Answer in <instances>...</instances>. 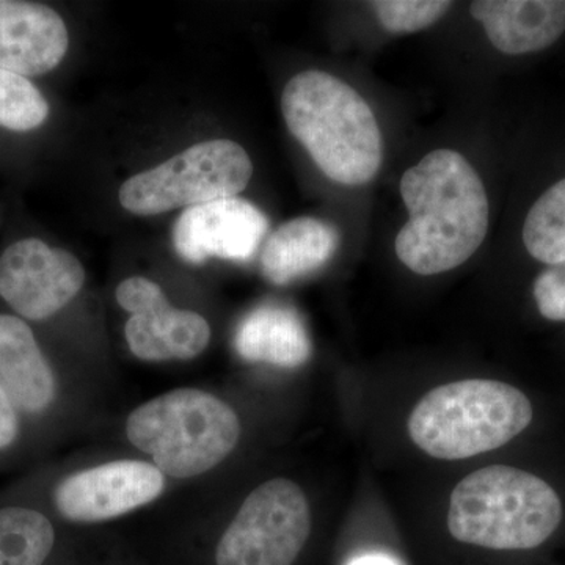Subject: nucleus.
I'll return each instance as SVG.
<instances>
[{
    "instance_id": "9b49d317",
    "label": "nucleus",
    "mask_w": 565,
    "mask_h": 565,
    "mask_svg": "<svg viewBox=\"0 0 565 565\" xmlns=\"http://www.w3.org/2000/svg\"><path fill=\"white\" fill-rule=\"evenodd\" d=\"M163 484L158 467L121 460L70 476L55 490V504L66 519L99 522L150 503Z\"/></svg>"
},
{
    "instance_id": "1a4fd4ad",
    "label": "nucleus",
    "mask_w": 565,
    "mask_h": 565,
    "mask_svg": "<svg viewBox=\"0 0 565 565\" xmlns=\"http://www.w3.org/2000/svg\"><path fill=\"white\" fill-rule=\"evenodd\" d=\"M117 302L131 313L125 334L134 355L148 362L191 360L207 348L210 323L193 311L170 307L154 281L131 277L117 288Z\"/></svg>"
},
{
    "instance_id": "6e6552de",
    "label": "nucleus",
    "mask_w": 565,
    "mask_h": 565,
    "mask_svg": "<svg viewBox=\"0 0 565 565\" xmlns=\"http://www.w3.org/2000/svg\"><path fill=\"white\" fill-rule=\"evenodd\" d=\"M85 270L76 256L40 239L14 243L0 256V296L24 318H51L81 291Z\"/></svg>"
},
{
    "instance_id": "7ed1b4c3",
    "label": "nucleus",
    "mask_w": 565,
    "mask_h": 565,
    "mask_svg": "<svg viewBox=\"0 0 565 565\" xmlns=\"http://www.w3.org/2000/svg\"><path fill=\"white\" fill-rule=\"evenodd\" d=\"M563 522V503L530 471L490 465L463 478L449 500L448 530L462 544L522 552L548 541Z\"/></svg>"
},
{
    "instance_id": "dca6fc26",
    "label": "nucleus",
    "mask_w": 565,
    "mask_h": 565,
    "mask_svg": "<svg viewBox=\"0 0 565 565\" xmlns=\"http://www.w3.org/2000/svg\"><path fill=\"white\" fill-rule=\"evenodd\" d=\"M234 348L247 362L300 366L311 356V340L299 313L282 305L267 303L243 319L234 334Z\"/></svg>"
},
{
    "instance_id": "2eb2a0df",
    "label": "nucleus",
    "mask_w": 565,
    "mask_h": 565,
    "mask_svg": "<svg viewBox=\"0 0 565 565\" xmlns=\"http://www.w3.org/2000/svg\"><path fill=\"white\" fill-rule=\"evenodd\" d=\"M340 241V232L332 223L319 218L300 217L282 223L264 244V278L274 285H289L307 277L332 259Z\"/></svg>"
},
{
    "instance_id": "6ab92c4d",
    "label": "nucleus",
    "mask_w": 565,
    "mask_h": 565,
    "mask_svg": "<svg viewBox=\"0 0 565 565\" xmlns=\"http://www.w3.org/2000/svg\"><path fill=\"white\" fill-rule=\"evenodd\" d=\"M50 115V104L28 77L0 68V126L25 132L40 128Z\"/></svg>"
},
{
    "instance_id": "39448f33",
    "label": "nucleus",
    "mask_w": 565,
    "mask_h": 565,
    "mask_svg": "<svg viewBox=\"0 0 565 565\" xmlns=\"http://www.w3.org/2000/svg\"><path fill=\"white\" fill-rule=\"evenodd\" d=\"M132 445L174 478L206 473L239 441L241 424L228 404L200 390H174L136 408L126 424Z\"/></svg>"
},
{
    "instance_id": "0eeeda50",
    "label": "nucleus",
    "mask_w": 565,
    "mask_h": 565,
    "mask_svg": "<svg viewBox=\"0 0 565 565\" xmlns=\"http://www.w3.org/2000/svg\"><path fill=\"white\" fill-rule=\"evenodd\" d=\"M311 531L303 490L273 479L248 494L218 544L217 565H292Z\"/></svg>"
},
{
    "instance_id": "f03ea898",
    "label": "nucleus",
    "mask_w": 565,
    "mask_h": 565,
    "mask_svg": "<svg viewBox=\"0 0 565 565\" xmlns=\"http://www.w3.org/2000/svg\"><path fill=\"white\" fill-rule=\"evenodd\" d=\"M281 111L330 180L363 185L377 174L384 154L377 118L344 81L318 70L296 74L282 90Z\"/></svg>"
},
{
    "instance_id": "5701e85b",
    "label": "nucleus",
    "mask_w": 565,
    "mask_h": 565,
    "mask_svg": "<svg viewBox=\"0 0 565 565\" xmlns=\"http://www.w3.org/2000/svg\"><path fill=\"white\" fill-rule=\"evenodd\" d=\"M345 565H401V563L386 553H364V555L353 557Z\"/></svg>"
},
{
    "instance_id": "f3484780",
    "label": "nucleus",
    "mask_w": 565,
    "mask_h": 565,
    "mask_svg": "<svg viewBox=\"0 0 565 565\" xmlns=\"http://www.w3.org/2000/svg\"><path fill=\"white\" fill-rule=\"evenodd\" d=\"M54 541V527L40 512L0 509V565H43Z\"/></svg>"
},
{
    "instance_id": "a211bd4d",
    "label": "nucleus",
    "mask_w": 565,
    "mask_h": 565,
    "mask_svg": "<svg viewBox=\"0 0 565 565\" xmlns=\"http://www.w3.org/2000/svg\"><path fill=\"white\" fill-rule=\"evenodd\" d=\"M523 243L537 262H565V180L556 182L527 212Z\"/></svg>"
},
{
    "instance_id": "4be33fe9",
    "label": "nucleus",
    "mask_w": 565,
    "mask_h": 565,
    "mask_svg": "<svg viewBox=\"0 0 565 565\" xmlns=\"http://www.w3.org/2000/svg\"><path fill=\"white\" fill-rule=\"evenodd\" d=\"M18 434L17 412L9 394L0 385V449L13 444Z\"/></svg>"
},
{
    "instance_id": "aec40b11",
    "label": "nucleus",
    "mask_w": 565,
    "mask_h": 565,
    "mask_svg": "<svg viewBox=\"0 0 565 565\" xmlns=\"http://www.w3.org/2000/svg\"><path fill=\"white\" fill-rule=\"evenodd\" d=\"M371 6L386 31L412 33L440 20L452 3L445 0H377Z\"/></svg>"
},
{
    "instance_id": "9d476101",
    "label": "nucleus",
    "mask_w": 565,
    "mask_h": 565,
    "mask_svg": "<svg viewBox=\"0 0 565 565\" xmlns=\"http://www.w3.org/2000/svg\"><path fill=\"white\" fill-rule=\"evenodd\" d=\"M269 230V218L258 206L239 199L188 207L173 228V245L185 263L203 264L210 258L250 262Z\"/></svg>"
},
{
    "instance_id": "423d86ee",
    "label": "nucleus",
    "mask_w": 565,
    "mask_h": 565,
    "mask_svg": "<svg viewBox=\"0 0 565 565\" xmlns=\"http://www.w3.org/2000/svg\"><path fill=\"white\" fill-rule=\"evenodd\" d=\"M250 156L232 140L193 145L169 161L129 178L120 189V203L136 215H158L232 199L252 180Z\"/></svg>"
},
{
    "instance_id": "412c9836",
    "label": "nucleus",
    "mask_w": 565,
    "mask_h": 565,
    "mask_svg": "<svg viewBox=\"0 0 565 565\" xmlns=\"http://www.w3.org/2000/svg\"><path fill=\"white\" fill-rule=\"evenodd\" d=\"M533 294L539 313L550 321H565V262L539 274Z\"/></svg>"
},
{
    "instance_id": "ddd939ff",
    "label": "nucleus",
    "mask_w": 565,
    "mask_h": 565,
    "mask_svg": "<svg viewBox=\"0 0 565 565\" xmlns=\"http://www.w3.org/2000/svg\"><path fill=\"white\" fill-rule=\"evenodd\" d=\"M470 11L509 55L545 50L565 32V0H478Z\"/></svg>"
},
{
    "instance_id": "f8f14e48",
    "label": "nucleus",
    "mask_w": 565,
    "mask_h": 565,
    "mask_svg": "<svg viewBox=\"0 0 565 565\" xmlns=\"http://www.w3.org/2000/svg\"><path fill=\"white\" fill-rule=\"evenodd\" d=\"M68 46V29L50 7L0 0V68L41 76L61 65Z\"/></svg>"
},
{
    "instance_id": "4468645a",
    "label": "nucleus",
    "mask_w": 565,
    "mask_h": 565,
    "mask_svg": "<svg viewBox=\"0 0 565 565\" xmlns=\"http://www.w3.org/2000/svg\"><path fill=\"white\" fill-rule=\"evenodd\" d=\"M0 385L22 411H44L55 396V381L31 327L0 315Z\"/></svg>"
},
{
    "instance_id": "f257e3e1",
    "label": "nucleus",
    "mask_w": 565,
    "mask_h": 565,
    "mask_svg": "<svg viewBox=\"0 0 565 565\" xmlns=\"http://www.w3.org/2000/svg\"><path fill=\"white\" fill-rule=\"evenodd\" d=\"M411 218L396 237V255L418 275L448 273L467 263L489 232V199L460 152L435 150L401 180Z\"/></svg>"
},
{
    "instance_id": "20e7f679",
    "label": "nucleus",
    "mask_w": 565,
    "mask_h": 565,
    "mask_svg": "<svg viewBox=\"0 0 565 565\" xmlns=\"http://www.w3.org/2000/svg\"><path fill=\"white\" fill-rule=\"evenodd\" d=\"M533 422L525 393L504 382L471 379L437 386L408 416L412 441L440 460H462L508 445Z\"/></svg>"
}]
</instances>
